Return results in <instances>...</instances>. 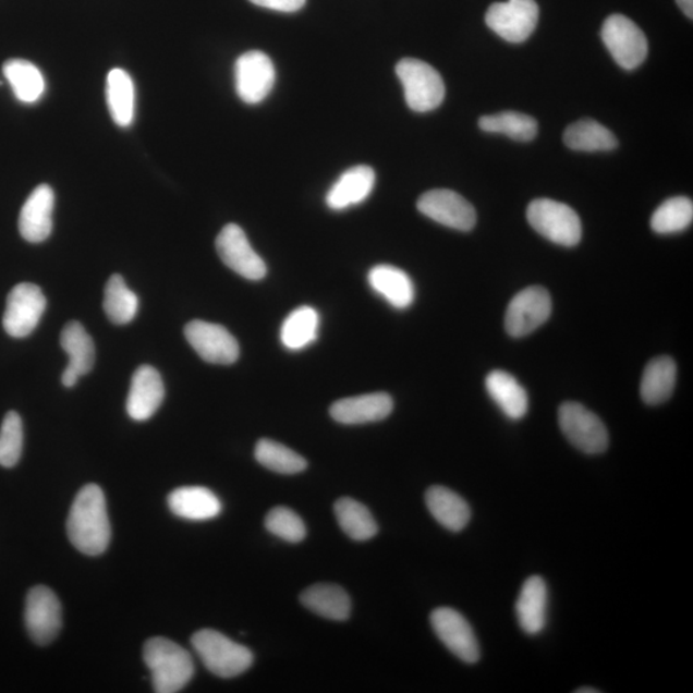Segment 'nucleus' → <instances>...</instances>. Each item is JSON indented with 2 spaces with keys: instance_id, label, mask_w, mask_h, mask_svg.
I'll return each mask as SVG.
<instances>
[{
  "instance_id": "nucleus-34",
  "label": "nucleus",
  "mask_w": 693,
  "mask_h": 693,
  "mask_svg": "<svg viewBox=\"0 0 693 693\" xmlns=\"http://www.w3.org/2000/svg\"><path fill=\"white\" fill-rule=\"evenodd\" d=\"M104 308L108 319L115 325L132 323L138 314V295L126 285L124 278L119 273H114L107 281Z\"/></svg>"
},
{
  "instance_id": "nucleus-4",
  "label": "nucleus",
  "mask_w": 693,
  "mask_h": 693,
  "mask_svg": "<svg viewBox=\"0 0 693 693\" xmlns=\"http://www.w3.org/2000/svg\"><path fill=\"white\" fill-rule=\"evenodd\" d=\"M396 74L403 86L404 99L415 112H430L442 105L445 83L439 72L427 62L403 58L396 66Z\"/></svg>"
},
{
  "instance_id": "nucleus-11",
  "label": "nucleus",
  "mask_w": 693,
  "mask_h": 693,
  "mask_svg": "<svg viewBox=\"0 0 693 693\" xmlns=\"http://www.w3.org/2000/svg\"><path fill=\"white\" fill-rule=\"evenodd\" d=\"M235 90L244 104L258 105L269 96L277 81L270 57L259 50L242 54L234 68Z\"/></svg>"
},
{
  "instance_id": "nucleus-37",
  "label": "nucleus",
  "mask_w": 693,
  "mask_h": 693,
  "mask_svg": "<svg viewBox=\"0 0 693 693\" xmlns=\"http://www.w3.org/2000/svg\"><path fill=\"white\" fill-rule=\"evenodd\" d=\"M692 220V200L688 197H673L656 209L652 218V228L658 234H676L688 229Z\"/></svg>"
},
{
  "instance_id": "nucleus-36",
  "label": "nucleus",
  "mask_w": 693,
  "mask_h": 693,
  "mask_svg": "<svg viewBox=\"0 0 693 693\" xmlns=\"http://www.w3.org/2000/svg\"><path fill=\"white\" fill-rule=\"evenodd\" d=\"M255 458L258 464L279 474L293 475L307 469V461L289 447L271 439H259L256 445Z\"/></svg>"
},
{
  "instance_id": "nucleus-26",
  "label": "nucleus",
  "mask_w": 693,
  "mask_h": 693,
  "mask_svg": "<svg viewBox=\"0 0 693 693\" xmlns=\"http://www.w3.org/2000/svg\"><path fill=\"white\" fill-rule=\"evenodd\" d=\"M486 389L490 399L511 421H520L528 413V394L511 374L502 370L489 373Z\"/></svg>"
},
{
  "instance_id": "nucleus-7",
  "label": "nucleus",
  "mask_w": 693,
  "mask_h": 693,
  "mask_svg": "<svg viewBox=\"0 0 693 693\" xmlns=\"http://www.w3.org/2000/svg\"><path fill=\"white\" fill-rule=\"evenodd\" d=\"M601 38L613 60L624 70H634L648 53L646 35L623 14H611L601 28Z\"/></svg>"
},
{
  "instance_id": "nucleus-27",
  "label": "nucleus",
  "mask_w": 693,
  "mask_h": 693,
  "mask_svg": "<svg viewBox=\"0 0 693 693\" xmlns=\"http://www.w3.org/2000/svg\"><path fill=\"white\" fill-rule=\"evenodd\" d=\"M677 365L669 356L656 357L646 366L641 380V397L645 403L656 404L668 401L674 392Z\"/></svg>"
},
{
  "instance_id": "nucleus-25",
  "label": "nucleus",
  "mask_w": 693,
  "mask_h": 693,
  "mask_svg": "<svg viewBox=\"0 0 693 693\" xmlns=\"http://www.w3.org/2000/svg\"><path fill=\"white\" fill-rule=\"evenodd\" d=\"M301 603L316 616L335 622H344L350 618L352 609L349 594L337 584H314L302 592Z\"/></svg>"
},
{
  "instance_id": "nucleus-1",
  "label": "nucleus",
  "mask_w": 693,
  "mask_h": 693,
  "mask_svg": "<svg viewBox=\"0 0 693 693\" xmlns=\"http://www.w3.org/2000/svg\"><path fill=\"white\" fill-rule=\"evenodd\" d=\"M68 534L71 544L84 555L106 552L111 540V524L102 488L88 485L76 495L70 509Z\"/></svg>"
},
{
  "instance_id": "nucleus-9",
  "label": "nucleus",
  "mask_w": 693,
  "mask_h": 693,
  "mask_svg": "<svg viewBox=\"0 0 693 693\" xmlns=\"http://www.w3.org/2000/svg\"><path fill=\"white\" fill-rule=\"evenodd\" d=\"M551 313V295L545 288H525L509 303L504 315V329L514 338L530 336L550 319Z\"/></svg>"
},
{
  "instance_id": "nucleus-21",
  "label": "nucleus",
  "mask_w": 693,
  "mask_h": 693,
  "mask_svg": "<svg viewBox=\"0 0 693 693\" xmlns=\"http://www.w3.org/2000/svg\"><path fill=\"white\" fill-rule=\"evenodd\" d=\"M548 592L544 578H528L520 591L515 611L520 628L530 635L544 631L546 625Z\"/></svg>"
},
{
  "instance_id": "nucleus-3",
  "label": "nucleus",
  "mask_w": 693,
  "mask_h": 693,
  "mask_svg": "<svg viewBox=\"0 0 693 693\" xmlns=\"http://www.w3.org/2000/svg\"><path fill=\"white\" fill-rule=\"evenodd\" d=\"M192 645L205 667L220 678L241 676L254 664V654L248 647L236 644L218 631L194 633Z\"/></svg>"
},
{
  "instance_id": "nucleus-39",
  "label": "nucleus",
  "mask_w": 693,
  "mask_h": 693,
  "mask_svg": "<svg viewBox=\"0 0 693 693\" xmlns=\"http://www.w3.org/2000/svg\"><path fill=\"white\" fill-rule=\"evenodd\" d=\"M266 530L289 544L302 543L306 537V525L291 509L278 507L272 509L265 519Z\"/></svg>"
},
{
  "instance_id": "nucleus-19",
  "label": "nucleus",
  "mask_w": 693,
  "mask_h": 693,
  "mask_svg": "<svg viewBox=\"0 0 693 693\" xmlns=\"http://www.w3.org/2000/svg\"><path fill=\"white\" fill-rule=\"evenodd\" d=\"M393 406L392 397L388 393H369L335 402L330 408V416L345 425L375 423L391 415Z\"/></svg>"
},
{
  "instance_id": "nucleus-35",
  "label": "nucleus",
  "mask_w": 693,
  "mask_h": 693,
  "mask_svg": "<svg viewBox=\"0 0 693 693\" xmlns=\"http://www.w3.org/2000/svg\"><path fill=\"white\" fill-rule=\"evenodd\" d=\"M479 127L483 132L503 134L518 142H531L538 132L537 121L532 115L514 111L483 115Z\"/></svg>"
},
{
  "instance_id": "nucleus-20",
  "label": "nucleus",
  "mask_w": 693,
  "mask_h": 693,
  "mask_svg": "<svg viewBox=\"0 0 693 693\" xmlns=\"http://www.w3.org/2000/svg\"><path fill=\"white\" fill-rule=\"evenodd\" d=\"M375 179V171L369 166H355L344 171L325 198L328 207L333 211H343L345 208L363 204L374 190Z\"/></svg>"
},
{
  "instance_id": "nucleus-40",
  "label": "nucleus",
  "mask_w": 693,
  "mask_h": 693,
  "mask_svg": "<svg viewBox=\"0 0 693 693\" xmlns=\"http://www.w3.org/2000/svg\"><path fill=\"white\" fill-rule=\"evenodd\" d=\"M250 2L267 10L285 13L297 12L306 4V0H250Z\"/></svg>"
},
{
  "instance_id": "nucleus-2",
  "label": "nucleus",
  "mask_w": 693,
  "mask_h": 693,
  "mask_svg": "<svg viewBox=\"0 0 693 693\" xmlns=\"http://www.w3.org/2000/svg\"><path fill=\"white\" fill-rule=\"evenodd\" d=\"M143 658L157 693L180 692L192 681V656L173 641L163 637L148 640L143 648Z\"/></svg>"
},
{
  "instance_id": "nucleus-31",
  "label": "nucleus",
  "mask_w": 693,
  "mask_h": 693,
  "mask_svg": "<svg viewBox=\"0 0 693 693\" xmlns=\"http://www.w3.org/2000/svg\"><path fill=\"white\" fill-rule=\"evenodd\" d=\"M335 512L339 526L351 539L365 543L377 536L378 524L363 503L343 497L336 502Z\"/></svg>"
},
{
  "instance_id": "nucleus-12",
  "label": "nucleus",
  "mask_w": 693,
  "mask_h": 693,
  "mask_svg": "<svg viewBox=\"0 0 693 693\" xmlns=\"http://www.w3.org/2000/svg\"><path fill=\"white\" fill-rule=\"evenodd\" d=\"M25 624L36 645L47 646L56 640L62 628V608L52 589L36 586L28 592Z\"/></svg>"
},
{
  "instance_id": "nucleus-41",
  "label": "nucleus",
  "mask_w": 693,
  "mask_h": 693,
  "mask_svg": "<svg viewBox=\"0 0 693 693\" xmlns=\"http://www.w3.org/2000/svg\"><path fill=\"white\" fill-rule=\"evenodd\" d=\"M678 7L690 20L693 19V0H676Z\"/></svg>"
},
{
  "instance_id": "nucleus-8",
  "label": "nucleus",
  "mask_w": 693,
  "mask_h": 693,
  "mask_svg": "<svg viewBox=\"0 0 693 693\" xmlns=\"http://www.w3.org/2000/svg\"><path fill=\"white\" fill-rule=\"evenodd\" d=\"M538 17L536 0H508L489 7L486 24L503 40L519 45L536 31Z\"/></svg>"
},
{
  "instance_id": "nucleus-28",
  "label": "nucleus",
  "mask_w": 693,
  "mask_h": 693,
  "mask_svg": "<svg viewBox=\"0 0 693 693\" xmlns=\"http://www.w3.org/2000/svg\"><path fill=\"white\" fill-rule=\"evenodd\" d=\"M107 105L115 125L129 127L135 114V86L125 70L113 69L107 76Z\"/></svg>"
},
{
  "instance_id": "nucleus-14",
  "label": "nucleus",
  "mask_w": 693,
  "mask_h": 693,
  "mask_svg": "<svg viewBox=\"0 0 693 693\" xmlns=\"http://www.w3.org/2000/svg\"><path fill=\"white\" fill-rule=\"evenodd\" d=\"M216 250L229 269L248 280H262L267 267L262 257L252 248L247 235L236 223H229L220 231L216 240Z\"/></svg>"
},
{
  "instance_id": "nucleus-6",
  "label": "nucleus",
  "mask_w": 693,
  "mask_h": 693,
  "mask_svg": "<svg viewBox=\"0 0 693 693\" xmlns=\"http://www.w3.org/2000/svg\"><path fill=\"white\" fill-rule=\"evenodd\" d=\"M559 425L569 442L584 453L597 454L608 450L609 435L601 418L583 404L562 403L559 409Z\"/></svg>"
},
{
  "instance_id": "nucleus-29",
  "label": "nucleus",
  "mask_w": 693,
  "mask_h": 693,
  "mask_svg": "<svg viewBox=\"0 0 693 693\" xmlns=\"http://www.w3.org/2000/svg\"><path fill=\"white\" fill-rule=\"evenodd\" d=\"M3 74L10 83L14 96L21 102H38L46 92V81L40 70L25 60H10L4 63Z\"/></svg>"
},
{
  "instance_id": "nucleus-22",
  "label": "nucleus",
  "mask_w": 693,
  "mask_h": 693,
  "mask_svg": "<svg viewBox=\"0 0 693 693\" xmlns=\"http://www.w3.org/2000/svg\"><path fill=\"white\" fill-rule=\"evenodd\" d=\"M373 291L394 308L404 309L413 305L415 287L406 272L392 265L373 267L367 276Z\"/></svg>"
},
{
  "instance_id": "nucleus-24",
  "label": "nucleus",
  "mask_w": 693,
  "mask_h": 693,
  "mask_svg": "<svg viewBox=\"0 0 693 693\" xmlns=\"http://www.w3.org/2000/svg\"><path fill=\"white\" fill-rule=\"evenodd\" d=\"M425 502L433 518L446 530L458 533L471 522L472 511L467 502L449 488H429L425 495Z\"/></svg>"
},
{
  "instance_id": "nucleus-18",
  "label": "nucleus",
  "mask_w": 693,
  "mask_h": 693,
  "mask_svg": "<svg viewBox=\"0 0 693 693\" xmlns=\"http://www.w3.org/2000/svg\"><path fill=\"white\" fill-rule=\"evenodd\" d=\"M54 192L47 184L35 187L21 209L19 229L24 240L41 243L53 230Z\"/></svg>"
},
{
  "instance_id": "nucleus-30",
  "label": "nucleus",
  "mask_w": 693,
  "mask_h": 693,
  "mask_svg": "<svg viewBox=\"0 0 693 693\" xmlns=\"http://www.w3.org/2000/svg\"><path fill=\"white\" fill-rule=\"evenodd\" d=\"M61 345L70 357L68 369L78 377L90 373L96 364V345L81 323L71 321L63 328Z\"/></svg>"
},
{
  "instance_id": "nucleus-5",
  "label": "nucleus",
  "mask_w": 693,
  "mask_h": 693,
  "mask_svg": "<svg viewBox=\"0 0 693 693\" xmlns=\"http://www.w3.org/2000/svg\"><path fill=\"white\" fill-rule=\"evenodd\" d=\"M526 219L537 233L562 247H574L582 240L580 216L572 207L558 200H533L526 209Z\"/></svg>"
},
{
  "instance_id": "nucleus-23",
  "label": "nucleus",
  "mask_w": 693,
  "mask_h": 693,
  "mask_svg": "<svg viewBox=\"0 0 693 693\" xmlns=\"http://www.w3.org/2000/svg\"><path fill=\"white\" fill-rule=\"evenodd\" d=\"M169 508L179 518L204 522L220 515L221 501L205 487H182L169 495Z\"/></svg>"
},
{
  "instance_id": "nucleus-42",
  "label": "nucleus",
  "mask_w": 693,
  "mask_h": 693,
  "mask_svg": "<svg viewBox=\"0 0 693 693\" xmlns=\"http://www.w3.org/2000/svg\"><path fill=\"white\" fill-rule=\"evenodd\" d=\"M576 692H578V693H589V692H592V693H597V692H598V690H596V689H591V688H583V689H581V690H578Z\"/></svg>"
},
{
  "instance_id": "nucleus-13",
  "label": "nucleus",
  "mask_w": 693,
  "mask_h": 693,
  "mask_svg": "<svg viewBox=\"0 0 693 693\" xmlns=\"http://www.w3.org/2000/svg\"><path fill=\"white\" fill-rule=\"evenodd\" d=\"M184 335L187 343L206 363L231 365L240 358V344L221 325L194 320L186 324Z\"/></svg>"
},
{
  "instance_id": "nucleus-15",
  "label": "nucleus",
  "mask_w": 693,
  "mask_h": 693,
  "mask_svg": "<svg viewBox=\"0 0 693 693\" xmlns=\"http://www.w3.org/2000/svg\"><path fill=\"white\" fill-rule=\"evenodd\" d=\"M417 209L440 226L454 230L471 231L476 223L474 207L459 193L449 190L424 193L417 200Z\"/></svg>"
},
{
  "instance_id": "nucleus-10",
  "label": "nucleus",
  "mask_w": 693,
  "mask_h": 693,
  "mask_svg": "<svg viewBox=\"0 0 693 693\" xmlns=\"http://www.w3.org/2000/svg\"><path fill=\"white\" fill-rule=\"evenodd\" d=\"M46 308L47 299L38 285L21 283L14 287L7 299L4 330L13 338L31 336Z\"/></svg>"
},
{
  "instance_id": "nucleus-32",
  "label": "nucleus",
  "mask_w": 693,
  "mask_h": 693,
  "mask_svg": "<svg viewBox=\"0 0 693 693\" xmlns=\"http://www.w3.org/2000/svg\"><path fill=\"white\" fill-rule=\"evenodd\" d=\"M320 317L316 309L301 306L289 314L280 329L281 343L285 349L300 351L313 344L319 331Z\"/></svg>"
},
{
  "instance_id": "nucleus-16",
  "label": "nucleus",
  "mask_w": 693,
  "mask_h": 693,
  "mask_svg": "<svg viewBox=\"0 0 693 693\" xmlns=\"http://www.w3.org/2000/svg\"><path fill=\"white\" fill-rule=\"evenodd\" d=\"M430 623L443 645L466 664L481 658L478 640L467 620L457 610L439 608L431 612Z\"/></svg>"
},
{
  "instance_id": "nucleus-33",
  "label": "nucleus",
  "mask_w": 693,
  "mask_h": 693,
  "mask_svg": "<svg viewBox=\"0 0 693 693\" xmlns=\"http://www.w3.org/2000/svg\"><path fill=\"white\" fill-rule=\"evenodd\" d=\"M564 143L578 151H609L618 147L617 136L595 120L574 122L564 133Z\"/></svg>"
},
{
  "instance_id": "nucleus-38",
  "label": "nucleus",
  "mask_w": 693,
  "mask_h": 693,
  "mask_svg": "<svg viewBox=\"0 0 693 693\" xmlns=\"http://www.w3.org/2000/svg\"><path fill=\"white\" fill-rule=\"evenodd\" d=\"M24 449L23 421L17 413L10 411L0 427V465L13 467L19 464Z\"/></svg>"
},
{
  "instance_id": "nucleus-17",
  "label": "nucleus",
  "mask_w": 693,
  "mask_h": 693,
  "mask_svg": "<svg viewBox=\"0 0 693 693\" xmlns=\"http://www.w3.org/2000/svg\"><path fill=\"white\" fill-rule=\"evenodd\" d=\"M165 399L160 373L154 366L143 365L133 375L126 410L135 422H146L157 413Z\"/></svg>"
}]
</instances>
